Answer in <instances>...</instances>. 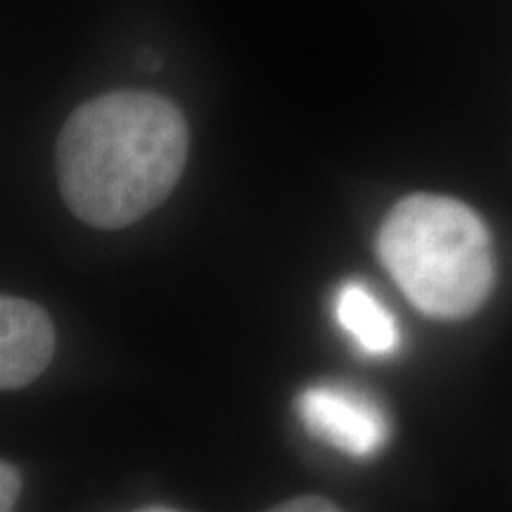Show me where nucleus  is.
<instances>
[{"label":"nucleus","instance_id":"nucleus-1","mask_svg":"<svg viewBox=\"0 0 512 512\" xmlns=\"http://www.w3.org/2000/svg\"><path fill=\"white\" fill-rule=\"evenodd\" d=\"M188 159V124L171 100L121 91L81 105L57 140L67 207L102 230L131 226L157 209Z\"/></svg>","mask_w":512,"mask_h":512},{"label":"nucleus","instance_id":"nucleus-2","mask_svg":"<svg viewBox=\"0 0 512 512\" xmlns=\"http://www.w3.org/2000/svg\"><path fill=\"white\" fill-rule=\"evenodd\" d=\"M377 252L408 302L425 316H472L494 287L489 230L453 197L401 200L384 221Z\"/></svg>","mask_w":512,"mask_h":512},{"label":"nucleus","instance_id":"nucleus-3","mask_svg":"<svg viewBox=\"0 0 512 512\" xmlns=\"http://www.w3.org/2000/svg\"><path fill=\"white\" fill-rule=\"evenodd\" d=\"M297 413L313 437L351 458L375 456L389 439V420L366 394L335 384L311 387L297 399Z\"/></svg>","mask_w":512,"mask_h":512},{"label":"nucleus","instance_id":"nucleus-4","mask_svg":"<svg viewBox=\"0 0 512 512\" xmlns=\"http://www.w3.org/2000/svg\"><path fill=\"white\" fill-rule=\"evenodd\" d=\"M55 330L48 313L17 297L0 299V387H27L48 368Z\"/></svg>","mask_w":512,"mask_h":512},{"label":"nucleus","instance_id":"nucleus-5","mask_svg":"<svg viewBox=\"0 0 512 512\" xmlns=\"http://www.w3.org/2000/svg\"><path fill=\"white\" fill-rule=\"evenodd\" d=\"M335 320L368 356H389L399 349L396 320L368 287L347 283L335 297Z\"/></svg>","mask_w":512,"mask_h":512},{"label":"nucleus","instance_id":"nucleus-6","mask_svg":"<svg viewBox=\"0 0 512 512\" xmlns=\"http://www.w3.org/2000/svg\"><path fill=\"white\" fill-rule=\"evenodd\" d=\"M19 489H22V479H19V472L10 463H3L0 467V510H12L15 505Z\"/></svg>","mask_w":512,"mask_h":512},{"label":"nucleus","instance_id":"nucleus-7","mask_svg":"<svg viewBox=\"0 0 512 512\" xmlns=\"http://www.w3.org/2000/svg\"><path fill=\"white\" fill-rule=\"evenodd\" d=\"M278 510L280 512H330V510H337V505L325 501V498L306 496V498H294V501L285 505H278Z\"/></svg>","mask_w":512,"mask_h":512}]
</instances>
